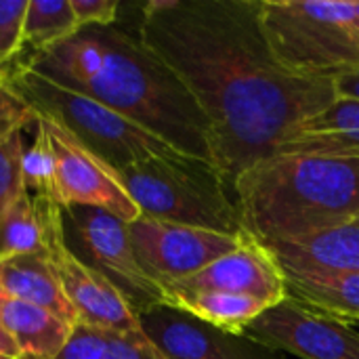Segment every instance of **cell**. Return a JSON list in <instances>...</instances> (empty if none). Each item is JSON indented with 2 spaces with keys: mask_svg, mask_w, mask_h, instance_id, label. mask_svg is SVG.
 I'll list each match as a JSON object with an SVG mask.
<instances>
[{
  "mask_svg": "<svg viewBox=\"0 0 359 359\" xmlns=\"http://www.w3.org/2000/svg\"><path fill=\"white\" fill-rule=\"evenodd\" d=\"M137 34L204 111L210 160L231 194L250 166L339 99L330 76L292 74L276 59L261 0H151Z\"/></svg>",
  "mask_w": 359,
  "mask_h": 359,
  "instance_id": "6da1fadb",
  "label": "cell"
},
{
  "mask_svg": "<svg viewBox=\"0 0 359 359\" xmlns=\"http://www.w3.org/2000/svg\"><path fill=\"white\" fill-rule=\"evenodd\" d=\"M53 82L82 93L175 149L210 160V124L181 78L149 50L139 34L118 23L82 27L55 48L25 61Z\"/></svg>",
  "mask_w": 359,
  "mask_h": 359,
  "instance_id": "7a4b0ae2",
  "label": "cell"
},
{
  "mask_svg": "<svg viewBox=\"0 0 359 359\" xmlns=\"http://www.w3.org/2000/svg\"><path fill=\"white\" fill-rule=\"evenodd\" d=\"M244 229L265 246L359 217V158L273 154L236 183Z\"/></svg>",
  "mask_w": 359,
  "mask_h": 359,
  "instance_id": "3957f363",
  "label": "cell"
},
{
  "mask_svg": "<svg viewBox=\"0 0 359 359\" xmlns=\"http://www.w3.org/2000/svg\"><path fill=\"white\" fill-rule=\"evenodd\" d=\"M118 175L143 217L225 236L246 231L233 194L208 160L177 151L143 160Z\"/></svg>",
  "mask_w": 359,
  "mask_h": 359,
  "instance_id": "277c9868",
  "label": "cell"
},
{
  "mask_svg": "<svg viewBox=\"0 0 359 359\" xmlns=\"http://www.w3.org/2000/svg\"><path fill=\"white\" fill-rule=\"evenodd\" d=\"M261 25L276 59L292 74L334 78L359 67L355 2L261 0Z\"/></svg>",
  "mask_w": 359,
  "mask_h": 359,
  "instance_id": "5b68a950",
  "label": "cell"
},
{
  "mask_svg": "<svg viewBox=\"0 0 359 359\" xmlns=\"http://www.w3.org/2000/svg\"><path fill=\"white\" fill-rule=\"evenodd\" d=\"M8 84L29 107L61 122L118 172L143 160L179 151L116 109L53 82L23 61H15Z\"/></svg>",
  "mask_w": 359,
  "mask_h": 359,
  "instance_id": "8992f818",
  "label": "cell"
},
{
  "mask_svg": "<svg viewBox=\"0 0 359 359\" xmlns=\"http://www.w3.org/2000/svg\"><path fill=\"white\" fill-rule=\"evenodd\" d=\"M63 238L69 250L107 278L139 313L154 305H168V297L141 267L128 223L90 206H61Z\"/></svg>",
  "mask_w": 359,
  "mask_h": 359,
  "instance_id": "52a82bcc",
  "label": "cell"
},
{
  "mask_svg": "<svg viewBox=\"0 0 359 359\" xmlns=\"http://www.w3.org/2000/svg\"><path fill=\"white\" fill-rule=\"evenodd\" d=\"M34 202L40 215L42 252L74 305L80 324L126 334H143L137 311L124 294L107 278L80 261L65 244L61 206L48 198H34Z\"/></svg>",
  "mask_w": 359,
  "mask_h": 359,
  "instance_id": "ba28073f",
  "label": "cell"
},
{
  "mask_svg": "<svg viewBox=\"0 0 359 359\" xmlns=\"http://www.w3.org/2000/svg\"><path fill=\"white\" fill-rule=\"evenodd\" d=\"M38 114V124L44 128L55 156V189L53 200L59 206H90L101 208L124 223L141 217L122 185L114 166L86 147L72 130L46 114Z\"/></svg>",
  "mask_w": 359,
  "mask_h": 359,
  "instance_id": "9c48e42d",
  "label": "cell"
},
{
  "mask_svg": "<svg viewBox=\"0 0 359 359\" xmlns=\"http://www.w3.org/2000/svg\"><path fill=\"white\" fill-rule=\"evenodd\" d=\"M246 334L301 359H359V330L353 324L292 294L263 311Z\"/></svg>",
  "mask_w": 359,
  "mask_h": 359,
  "instance_id": "30bf717a",
  "label": "cell"
},
{
  "mask_svg": "<svg viewBox=\"0 0 359 359\" xmlns=\"http://www.w3.org/2000/svg\"><path fill=\"white\" fill-rule=\"evenodd\" d=\"M128 233L141 267L164 292L231 252L240 240V236H225L143 215L128 223Z\"/></svg>",
  "mask_w": 359,
  "mask_h": 359,
  "instance_id": "8fae6325",
  "label": "cell"
},
{
  "mask_svg": "<svg viewBox=\"0 0 359 359\" xmlns=\"http://www.w3.org/2000/svg\"><path fill=\"white\" fill-rule=\"evenodd\" d=\"M143 334L164 359H286L261 341L219 330L172 305H154L137 313Z\"/></svg>",
  "mask_w": 359,
  "mask_h": 359,
  "instance_id": "7c38bea8",
  "label": "cell"
},
{
  "mask_svg": "<svg viewBox=\"0 0 359 359\" xmlns=\"http://www.w3.org/2000/svg\"><path fill=\"white\" fill-rule=\"evenodd\" d=\"M208 290L248 294L263 301L267 307H273L288 297V282L273 252L252 233L244 231L240 233L238 246L231 252L223 255L200 273L172 284L166 290L168 305L170 297L175 294Z\"/></svg>",
  "mask_w": 359,
  "mask_h": 359,
  "instance_id": "4fadbf2b",
  "label": "cell"
},
{
  "mask_svg": "<svg viewBox=\"0 0 359 359\" xmlns=\"http://www.w3.org/2000/svg\"><path fill=\"white\" fill-rule=\"evenodd\" d=\"M286 276L359 273V217L320 233L267 244Z\"/></svg>",
  "mask_w": 359,
  "mask_h": 359,
  "instance_id": "5bb4252c",
  "label": "cell"
},
{
  "mask_svg": "<svg viewBox=\"0 0 359 359\" xmlns=\"http://www.w3.org/2000/svg\"><path fill=\"white\" fill-rule=\"evenodd\" d=\"M0 286L4 297L42 307L72 326L80 324V318L61 288L44 252H27L0 259Z\"/></svg>",
  "mask_w": 359,
  "mask_h": 359,
  "instance_id": "9a60e30c",
  "label": "cell"
},
{
  "mask_svg": "<svg viewBox=\"0 0 359 359\" xmlns=\"http://www.w3.org/2000/svg\"><path fill=\"white\" fill-rule=\"evenodd\" d=\"M0 324L15 341L21 359H57L76 328L42 307L11 297L0 301Z\"/></svg>",
  "mask_w": 359,
  "mask_h": 359,
  "instance_id": "2e32d148",
  "label": "cell"
},
{
  "mask_svg": "<svg viewBox=\"0 0 359 359\" xmlns=\"http://www.w3.org/2000/svg\"><path fill=\"white\" fill-rule=\"evenodd\" d=\"M170 305L179 307L194 318L233 334H244L248 326L269 307L248 294L233 292H194V294H175L170 297Z\"/></svg>",
  "mask_w": 359,
  "mask_h": 359,
  "instance_id": "e0dca14e",
  "label": "cell"
},
{
  "mask_svg": "<svg viewBox=\"0 0 359 359\" xmlns=\"http://www.w3.org/2000/svg\"><path fill=\"white\" fill-rule=\"evenodd\" d=\"M57 359H164L145 334H126L78 324Z\"/></svg>",
  "mask_w": 359,
  "mask_h": 359,
  "instance_id": "ac0fdd59",
  "label": "cell"
},
{
  "mask_svg": "<svg viewBox=\"0 0 359 359\" xmlns=\"http://www.w3.org/2000/svg\"><path fill=\"white\" fill-rule=\"evenodd\" d=\"M288 294L307 301L349 324H359V273L286 276Z\"/></svg>",
  "mask_w": 359,
  "mask_h": 359,
  "instance_id": "d6986e66",
  "label": "cell"
},
{
  "mask_svg": "<svg viewBox=\"0 0 359 359\" xmlns=\"http://www.w3.org/2000/svg\"><path fill=\"white\" fill-rule=\"evenodd\" d=\"M80 32V23L69 0H29L23 23V46L29 55H40L69 40Z\"/></svg>",
  "mask_w": 359,
  "mask_h": 359,
  "instance_id": "ffe728a7",
  "label": "cell"
},
{
  "mask_svg": "<svg viewBox=\"0 0 359 359\" xmlns=\"http://www.w3.org/2000/svg\"><path fill=\"white\" fill-rule=\"evenodd\" d=\"M42 252V227L34 198L23 189L0 212V259Z\"/></svg>",
  "mask_w": 359,
  "mask_h": 359,
  "instance_id": "44dd1931",
  "label": "cell"
},
{
  "mask_svg": "<svg viewBox=\"0 0 359 359\" xmlns=\"http://www.w3.org/2000/svg\"><path fill=\"white\" fill-rule=\"evenodd\" d=\"M23 185L34 198H48L53 200V189H55V156L50 141L44 133V128L38 124L34 126V139L29 147L23 151Z\"/></svg>",
  "mask_w": 359,
  "mask_h": 359,
  "instance_id": "7402d4cb",
  "label": "cell"
},
{
  "mask_svg": "<svg viewBox=\"0 0 359 359\" xmlns=\"http://www.w3.org/2000/svg\"><path fill=\"white\" fill-rule=\"evenodd\" d=\"M276 154H313V156H341L359 158V130L345 133H316L297 135L282 143Z\"/></svg>",
  "mask_w": 359,
  "mask_h": 359,
  "instance_id": "603a6c76",
  "label": "cell"
},
{
  "mask_svg": "<svg viewBox=\"0 0 359 359\" xmlns=\"http://www.w3.org/2000/svg\"><path fill=\"white\" fill-rule=\"evenodd\" d=\"M23 133L15 130L0 139V212L25 189L23 185Z\"/></svg>",
  "mask_w": 359,
  "mask_h": 359,
  "instance_id": "cb8c5ba5",
  "label": "cell"
},
{
  "mask_svg": "<svg viewBox=\"0 0 359 359\" xmlns=\"http://www.w3.org/2000/svg\"><path fill=\"white\" fill-rule=\"evenodd\" d=\"M345 130H359V101L339 97L330 107L303 122L292 137L316 135V133H345Z\"/></svg>",
  "mask_w": 359,
  "mask_h": 359,
  "instance_id": "d4e9b609",
  "label": "cell"
},
{
  "mask_svg": "<svg viewBox=\"0 0 359 359\" xmlns=\"http://www.w3.org/2000/svg\"><path fill=\"white\" fill-rule=\"evenodd\" d=\"M29 0H0V61L13 63L23 48V23Z\"/></svg>",
  "mask_w": 359,
  "mask_h": 359,
  "instance_id": "484cf974",
  "label": "cell"
},
{
  "mask_svg": "<svg viewBox=\"0 0 359 359\" xmlns=\"http://www.w3.org/2000/svg\"><path fill=\"white\" fill-rule=\"evenodd\" d=\"M36 109L29 107L8 84L6 80H0V139L15 133V130H27L36 126Z\"/></svg>",
  "mask_w": 359,
  "mask_h": 359,
  "instance_id": "4316f807",
  "label": "cell"
},
{
  "mask_svg": "<svg viewBox=\"0 0 359 359\" xmlns=\"http://www.w3.org/2000/svg\"><path fill=\"white\" fill-rule=\"evenodd\" d=\"M72 11L82 27H105L118 21V0H69Z\"/></svg>",
  "mask_w": 359,
  "mask_h": 359,
  "instance_id": "83f0119b",
  "label": "cell"
},
{
  "mask_svg": "<svg viewBox=\"0 0 359 359\" xmlns=\"http://www.w3.org/2000/svg\"><path fill=\"white\" fill-rule=\"evenodd\" d=\"M332 80H334L337 97H341V99H355V101H359V67L347 69V72H341V74H337Z\"/></svg>",
  "mask_w": 359,
  "mask_h": 359,
  "instance_id": "f1b7e54d",
  "label": "cell"
},
{
  "mask_svg": "<svg viewBox=\"0 0 359 359\" xmlns=\"http://www.w3.org/2000/svg\"><path fill=\"white\" fill-rule=\"evenodd\" d=\"M0 359H21L15 341H13L11 334L4 330L2 324H0Z\"/></svg>",
  "mask_w": 359,
  "mask_h": 359,
  "instance_id": "f546056e",
  "label": "cell"
},
{
  "mask_svg": "<svg viewBox=\"0 0 359 359\" xmlns=\"http://www.w3.org/2000/svg\"><path fill=\"white\" fill-rule=\"evenodd\" d=\"M13 65H15V61H13V63H4V61H0V80H6V78H8V74H11Z\"/></svg>",
  "mask_w": 359,
  "mask_h": 359,
  "instance_id": "4dcf8cb0",
  "label": "cell"
},
{
  "mask_svg": "<svg viewBox=\"0 0 359 359\" xmlns=\"http://www.w3.org/2000/svg\"><path fill=\"white\" fill-rule=\"evenodd\" d=\"M355 27H358L359 34V2H355Z\"/></svg>",
  "mask_w": 359,
  "mask_h": 359,
  "instance_id": "1f68e13d",
  "label": "cell"
},
{
  "mask_svg": "<svg viewBox=\"0 0 359 359\" xmlns=\"http://www.w3.org/2000/svg\"><path fill=\"white\" fill-rule=\"evenodd\" d=\"M4 299V290H2V286H0V301Z\"/></svg>",
  "mask_w": 359,
  "mask_h": 359,
  "instance_id": "d6a6232c",
  "label": "cell"
}]
</instances>
